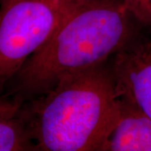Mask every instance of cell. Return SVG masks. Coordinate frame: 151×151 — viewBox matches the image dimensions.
<instances>
[{"instance_id": "obj_1", "label": "cell", "mask_w": 151, "mask_h": 151, "mask_svg": "<svg viewBox=\"0 0 151 151\" xmlns=\"http://www.w3.org/2000/svg\"><path fill=\"white\" fill-rule=\"evenodd\" d=\"M132 19L122 0L85 1L11 78L4 96L22 104L105 63L135 39Z\"/></svg>"}, {"instance_id": "obj_2", "label": "cell", "mask_w": 151, "mask_h": 151, "mask_svg": "<svg viewBox=\"0 0 151 151\" xmlns=\"http://www.w3.org/2000/svg\"><path fill=\"white\" fill-rule=\"evenodd\" d=\"M119 103L112 68L105 62L23 103L17 115L38 151H103Z\"/></svg>"}, {"instance_id": "obj_3", "label": "cell", "mask_w": 151, "mask_h": 151, "mask_svg": "<svg viewBox=\"0 0 151 151\" xmlns=\"http://www.w3.org/2000/svg\"><path fill=\"white\" fill-rule=\"evenodd\" d=\"M86 0H0V95L10 79Z\"/></svg>"}, {"instance_id": "obj_4", "label": "cell", "mask_w": 151, "mask_h": 151, "mask_svg": "<svg viewBox=\"0 0 151 151\" xmlns=\"http://www.w3.org/2000/svg\"><path fill=\"white\" fill-rule=\"evenodd\" d=\"M111 68L119 97L151 119V40H132L114 55Z\"/></svg>"}, {"instance_id": "obj_5", "label": "cell", "mask_w": 151, "mask_h": 151, "mask_svg": "<svg viewBox=\"0 0 151 151\" xmlns=\"http://www.w3.org/2000/svg\"><path fill=\"white\" fill-rule=\"evenodd\" d=\"M119 115L103 151H151V119L120 98Z\"/></svg>"}, {"instance_id": "obj_6", "label": "cell", "mask_w": 151, "mask_h": 151, "mask_svg": "<svg viewBox=\"0 0 151 151\" xmlns=\"http://www.w3.org/2000/svg\"><path fill=\"white\" fill-rule=\"evenodd\" d=\"M0 151H38L27 126L17 113L0 118Z\"/></svg>"}, {"instance_id": "obj_7", "label": "cell", "mask_w": 151, "mask_h": 151, "mask_svg": "<svg viewBox=\"0 0 151 151\" xmlns=\"http://www.w3.org/2000/svg\"><path fill=\"white\" fill-rule=\"evenodd\" d=\"M127 11L140 24L151 28V0H122Z\"/></svg>"}, {"instance_id": "obj_8", "label": "cell", "mask_w": 151, "mask_h": 151, "mask_svg": "<svg viewBox=\"0 0 151 151\" xmlns=\"http://www.w3.org/2000/svg\"><path fill=\"white\" fill-rule=\"evenodd\" d=\"M21 104L11 100L4 95H0V118L14 116Z\"/></svg>"}]
</instances>
